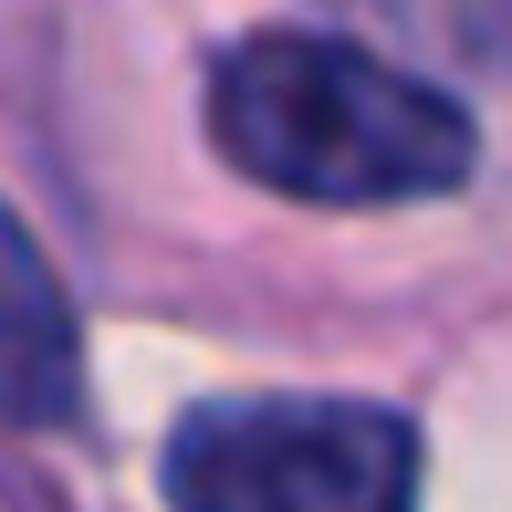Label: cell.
Here are the masks:
<instances>
[{"mask_svg":"<svg viewBox=\"0 0 512 512\" xmlns=\"http://www.w3.org/2000/svg\"><path fill=\"white\" fill-rule=\"evenodd\" d=\"M209 136L241 178L314 209H398L471 178L481 136L429 74L335 32H251L209 74Z\"/></svg>","mask_w":512,"mask_h":512,"instance_id":"1","label":"cell"},{"mask_svg":"<svg viewBox=\"0 0 512 512\" xmlns=\"http://www.w3.org/2000/svg\"><path fill=\"white\" fill-rule=\"evenodd\" d=\"M178 512H418V429L366 398H220L168 439Z\"/></svg>","mask_w":512,"mask_h":512,"instance_id":"2","label":"cell"},{"mask_svg":"<svg viewBox=\"0 0 512 512\" xmlns=\"http://www.w3.org/2000/svg\"><path fill=\"white\" fill-rule=\"evenodd\" d=\"M74 387H84L74 304H63L53 262L32 251V230L0 209V418L53 429V418H74Z\"/></svg>","mask_w":512,"mask_h":512,"instance_id":"3","label":"cell"},{"mask_svg":"<svg viewBox=\"0 0 512 512\" xmlns=\"http://www.w3.org/2000/svg\"><path fill=\"white\" fill-rule=\"evenodd\" d=\"M366 11H398V21H418V32L471 42V53H502L512 42V0H366Z\"/></svg>","mask_w":512,"mask_h":512,"instance_id":"4","label":"cell"}]
</instances>
